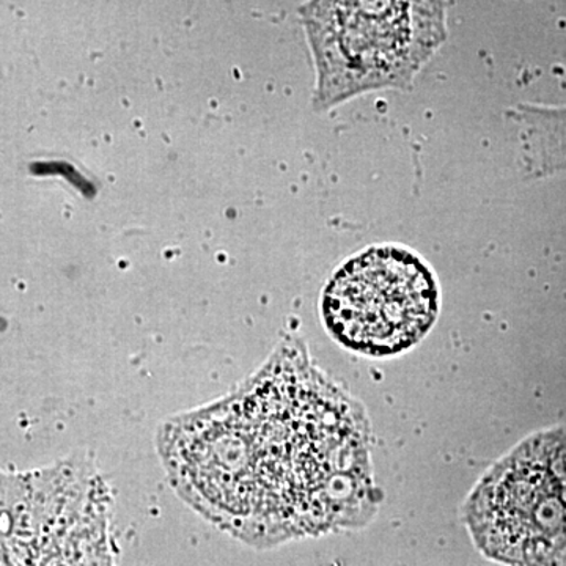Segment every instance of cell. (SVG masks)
I'll list each match as a JSON object with an SVG mask.
<instances>
[{
    "label": "cell",
    "instance_id": "4",
    "mask_svg": "<svg viewBox=\"0 0 566 566\" xmlns=\"http://www.w3.org/2000/svg\"><path fill=\"white\" fill-rule=\"evenodd\" d=\"M327 327L356 352H403L427 334L438 315L433 274L403 249L379 248L340 268L323 296Z\"/></svg>",
    "mask_w": 566,
    "mask_h": 566
},
{
    "label": "cell",
    "instance_id": "1",
    "mask_svg": "<svg viewBox=\"0 0 566 566\" xmlns=\"http://www.w3.org/2000/svg\"><path fill=\"white\" fill-rule=\"evenodd\" d=\"M175 423L172 471L193 505L244 539L322 531L363 504L360 417L296 360H275L232 400Z\"/></svg>",
    "mask_w": 566,
    "mask_h": 566
},
{
    "label": "cell",
    "instance_id": "2",
    "mask_svg": "<svg viewBox=\"0 0 566 566\" xmlns=\"http://www.w3.org/2000/svg\"><path fill=\"white\" fill-rule=\"evenodd\" d=\"M304 18L323 109L357 93L408 87L446 39L442 3H311Z\"/></svg>",
    "mask_w": 566,
    "mask_h": 566
},
{
    "label": "cell",
    "instance_id": "3",
    "mask_svg": "<svg viewBox=\"0 0 566 566\" xmlns=\"http://www.w3.org/2000/svg\"><path fill=\"white\" fill-rule=\"evenodd\" d=\"M468 521L502 564H556L566 551V436H536L495 465L472 494Z\"/></svg>",
    "mask_w": 566,
    "mask_h": 566
}]
</instances>
